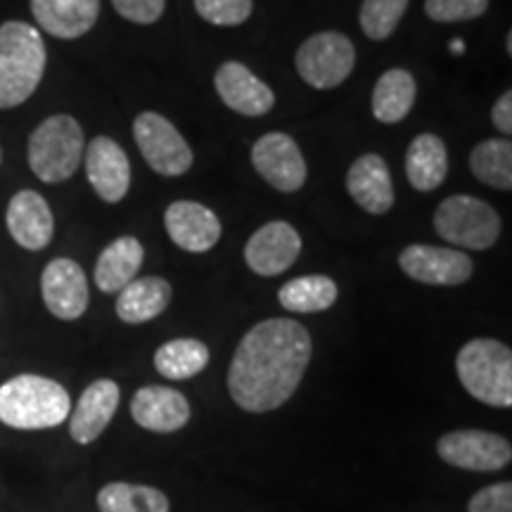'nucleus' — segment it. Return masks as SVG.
Masks as SVG:
<instances>
[{
	"label": "nucleus",
	"instance_id": "nucleus-1",
	"mask_svg": "<svg viewBox=\"0 0 512 512\" xmlns=\"http://www.w3.org/2000/svg\"><path fill=\"white\" fill-rule=\"evenodd\" d=\"M311 335L292 318H268L242 337L228 368V392L242 411L268 413L290 401L311 361Z\"/></svg>",
	"mask_w": 512,
	"mask_h": 512
},
{
	"label": "nucleus",
	"instance_id": "nucleus-2",
	"mask_svg": "<svg viewBox=\"0 0 512 512\" xmlns=\"http://www.w3.org/2000/svg\"><path fill=\"white\" fill-rule=\"evenodd\" d=\"M46 60V43L36 27L24 22L0 27V110L19 107L36 93Z\"/></svg>",
	"mask_w": 512,
	"mask_h": 512
},
{
	"label": "nucleus",
	"instance_id": "nucleus-3",
	"mask_svg": "<svg viewBox=\"0 0 512 512\" xmlns=\"http://www.w3.org/2000/svg\"><path fill=\"white\" fill-rule=\"evenodd\" d=\"M69 413V392L50 377L17 375L0 387V422L12 430H50Z\"/></svg>",
	"mask_w": 512,
	"mask_h": 512
},
{
	"label": "nucleus",
	"instance_id": "nucleus-4",
	"mask_svg": "<svg viewBox=\"0 0 512 512\" xmlns=\"http://www.w3.org/2000/svg\"><path fill=\"white\" fill-rule=\"evenodd\" d=\"M458 380L465 392L494 408L512 406V351L498 339L467 342L456 358Z\"/></svg>",
	"mask_w": 512,
	"mask_h": 512
},
{
	"label": "nucleus",
	"instance_id": "nucleus-5",
	"mask_svg": "<svg viewBox=\"0 0 512 512\" xmlns=\"http://www.w3.org/2000/svg\"><path fill=\"white\" fill-rule=\"evenodd\" d=\"M83 131L69 114H55L43 121L29 138V166L43 183H62L81 166Z\"/></svg>",
	"mask_w": 512,
	"mask_h": 512
},
{
	"label": "nucleus",
	"instance_id": "nucleus-6",
	"mask_svg": "<svg viewBox=\"0 0 512 512\" xmlns=\"http://www.w3.org/2000/svg\"><path fill=\"white\" fill-rule=\"evenodd\" d=\"M434 228L451 245L482 252L496 245L501 235V216L479 197L453 195L439 204Z\"/></svg>",
	"mask_w": 512,
	"mask_h": 512
},
{
	"label": "nucleus",
	"instance_id": "nucleus-7",
	"mask_svg": "<svg viewBox=\"0 0 512 512\" xmlns=\"http://www.w3.org/2000/svg\"><path fill=\"white\" fill-rule=\"evenodd\" d=\"M294 64H297L299 76L311 88L330 91L347 81L349 74L354 72L356 48L351 38L339 31H320L299 46Z\"/></svg>",
	"mask_w": 512,
	"mask_h": 512
},
{
	"label": "nucleus",
	"instance_id": "nucleus-8",
	"mask_svg": "<svg viewBox=\"0 0 512 512\" xmlns=\"http://www.w3.org/2000/svg\"><path fill=\"white\" fill-rule=\"evenodd\" d=\"M133 138L140 155L162 176H183L192 166V150L169 119L157 112H143L133 121Z\"/></svg>",
	"mask_w": 512,
	"mask_h": 512
},
{
	"label": "nucleus",
	"instance_id": "nucleus-9",
	"mask_svg": "<svg viewBox=\"0 0 512 512\" xmlns=\"http://www.w3.org/2000/svg\"><path fill=\"white\" fill-rule=\"evenodd\" d=\"M444 463L467 472H496L510 465L512 446L501 434L484 430H456L437 441Z\"/></svg>",
	"mask_w": 512,
	"mask_h": 512
},
{
	"label": "nucleus",
	"instance_id": "nucleus-10",
	"mask_svg": "<svg viewBox=\"0 0 512 512\" xmlns=\"http://www.w3.org/2000/svg\"><path fill=\"white\" fill-rule=\"evenodd\" d=\"M256 174L280 192H297L306 183V159L287 133H266L252 147Z\"/></svg>",
	"mask_w": 512,
	"mask_h": 512
},
{
	"label": "nucleus",
	"instance_id": "nucleus-11",
	"mask_svg": "<svg viewBox=\"0 0 512 512\" xmlns=\"http://www.w3.org/2000/svg\"><path fill=\"white\" fill-rule=\"evenodd\" d=\"M401 271L425 285H463L472 278V259L451 247L408 245L399 256Z\"/></svg>",
	"mask_w": 512,
	"mask_h": 512
},
{
	"label": "nucleus",
	"instance_id": "nucleus-12",
	"mask_svg": "<svg viewBox=\"0 0 512 512\" xmlns=\"http://www.w3.org/2000/svg\"><path fill=\"white\" fill-rule=\"evenodd\" d=\"M302 252V238L287 221H271L247 240L245 261L256 275L273 278L285 273Z\"/></svg>",
	"mask_w": 512,
	"mask_h": 512
},
{
	"label": "nucleus",
	"instance_id": "nucleus-13",
	"mask_svg": "<svg viewBox=\"0 0 512 512\" xmlns=\"http://www.w3.org/2000/svg\"><path fill=\"white\" fill-rule=\"evenodd\" d=\"M41 292L48 311L60 320H76L88 309V280L72 259H53L41 275Z\"/></svg>",
	"mask_w": 512,
	"mask_h": 512
},
{
	"label": "nucleus",
	"instance_id": "nucleus-14",
	"mask_svg": "<svg viewBox=\"0 0 512 512\" xmlns=\"http://www.w3.org/2000/svg\"><path fill=\"white\" fill-rule=\"evenodd\" d=\"M86 174L100 200L117 204L131 188V164L117 140L98 136L86 147Z\"/></svg>",
	"mask_w": 512,
	"mask_h": 512
},
{
	"label": "nucleus",
	"instance_id": "nucleus-15",
	"mask_svg": "<svg viewBox=\"0 0 512 512\" xmlns=\"http://www.w3.org/2000/svg\"><path fill=\"white\" fill-rule=\"evenodd\" d=\"M164 226L171 242L192 254L209 252L221 240L219 216L200 202L178 200L169 204L164 214Z\"/></svg>",
	"mask_w": 512,
	"mask_h": 512
},
{
	"label": "nucleus",
	"instance_id": "nucleus-16",
	"mask_svg": "<svg viewBox=\"0 0 512 512\" xmlns=\"http://www.w3.org/2000/svg\"><path fill=\"white\" fill-rule=\"evenodd\" d=\"M214 86L219 98L242 117H264L275 105V93L240 62H226L216 69Z\"/></svg>",
	"mask_w": 512,
	"mask_h": 512
},
{
	"label": "nucleus",
	"instance_id": "nucleus-17",
	"mask_svg": "<svg viewBox=\"0 0 512 512\" xmlns=\"http://www.w3.org/2000/svg\"><path fill=\"white\" fill-rule=\"evenodd\" d=\"M131 415L147 432L171 434L188 425L190 403L176 389L150 384V387L138 389L133 396Z\"/></svg>",
	"mask_w": 512,
	"mask_h": 512
},
{
	"label": "nucleus",
	"instance_id": "nucleus-18",
	"mask_svg": "<svg viewBox=\"0 0 512 512\" xmlns=\"http://www.w3.org/2000/svg\"><path fill=\"white\" fill-rule=\"evenodd\" d=\"M8 230L19 247L38 252L48 247L55 233V219L48 202L34 190H19L8 204Z\"/></svg>",
	"mask_w": 512,
	"mask_h": 512
},
{
	"label": "nucleus",
	"instance_id": "nucleus-19",
	"mask_svg": "<svg viewBox=\"0 0 512 512\" xmlns=\"http://www.w3.org/2000/svg\"><path fill=\"white\" fill-rule=\"evenodd\" d=\"M347 190L358 207L373 216L387 214L394 207V183L389 166L380 155L358 157L347 171Z\"/></svg>",
	"mask_w": 512,
	"mask_h": 512
},
{
	"label": "nucleus",
	"instance_id": "nucleus-20",
	"mask_svg": "<svg viewBox=\"0 0 512 512\" xmlns=\"http://www.w3.org/2000/svg\"><path fill=\"white\" fill-rule=\"evenodd\" d=\"M119 384L114 380H95L76 403L69 418V434L76 444H93L105 432L119 408Z\"/></svg>",
	"mask_w": 512,
	"mask_h": 512
},
{
	"label": "nucleus",
	"instance_id": "nucleus-21",
	"mask_svg": "<svg viewBox=\"0 0 512 512\" xmlns=\"http://www.w3.org/2000/svg\"><path fill=\"white\" fill-rule=\"evenodd\" d=\"M38 27L55 38H81L95 27L100 0H31Z\"/></svg>",
	"mask_w": 512,
	"mask_h": 512
},
{
	"label": "nucleus",
	"instance_id": "nucleus-22",
	"mask_svg": "<svg viewBox=\"0 0 512 512\" xmlns=\"http://www.w3.org/2000/svg\"><path fill=\"white\" fill-rule=\"evenodd\" d=\"M171 297H174V290L164 278H157V275L136 278L119 292L117 316L128 325L147 323V320L162 316Z\"/></svg>",
	"mask_w": 512,
	"mask_h": 512
},
{
	"label": "nucleus",
	"instance_id": "nucleus-23",
	"mask_svg": "<svg viewBox=\"0 0 512 512\" xmlns=\"http://www.w3.org/2000/svg\"><path fill=\"white\" fill-rule=\"evenodd\" d=\"M143 259L145 249L140 240L131 235L117 238L112 245L102 249L98 264H95V285L107 294L121 292L131 280H136Z\"/></svg>",
	"mask_w": 512,
	"mask_h": 512
},
{
	"label": "nucleus",
	"instance_id": "nucleus-24",
	"mask_svg": "<svg viewBox=\"0 0 512 512\" xmlns=\"http://www.w3.org/2000/svg\"><path fill=\"white\" fill-rule=\"evenodd\" d=\"M448 152L444 140L434 133H420L406 152V176L415 190H437L446 181Z\"/></svg>",
	"mask_w": 512,
	"mask_h": 512
},
{
	"label": "nucleus",
	"instance_id": "nucleus-25",
	"mask_svg": "<svg viewBox=\"0 0 512 512\" xmlns=\"http://www.w3.org/2000/svg\"><path fill=\"white\" fill-rule=\"evenodd\" d=\"M415 79L406 69H389L375 83L373 91V114L382 124H399L413 110Z\"/></svg>",
	"mask_w": 512,
	"mask_h": 512
},
{
	"label": "nucleus",
	"instance_id": "nucleus-26",
	"mask_svg": "<svg viewBox=\"0 0 512 512\" xmlns=\"http://www.w3.org/2000/svg\"><path fill=\"white\" fill-rule=\"evenodd\" d=\"M337 294V283L328 275H302L280 287L278 302L290 313H318L328 311Z\"/></svg>",
	"mask_w": 512,
	"mask_h": 512
},
{
	"label": "nucleus",
	"instance_id": "nucleus-27",
	"mask_svg": "<svg viewBox=\"0 0 512 512\" xmlns=\"http://www.w3.org/2000/svg\"><path fill=\"white\" fill-rule=\"evenodd\" d=\"M209 366V349L200 339L181 337L162 344L155 354V368L169 380H190Z\"/></svg>",
	"mask_w": 512,
	"mask_h": 512
},
{
	"label": "nucleus",
	"instance_id": "nucleus-28",
	"mask_svg": "<svg viewBox=\"0 0 512 512\" xmlns=\"http://www.w3.org/2000/svg\"><path fill=\"white\" fill-rule=\"evenodd\" d=\"M470 171L496 190H512V143L508 138L482 140L470 152Z\"/></svg>",
	"mask_w": 512,
	"mask_h": 512
},
{
	"label": "nucleus",
	"instance_id": "nucleus-29",
	"mask_svg": "<svg viewBox=\"0 0 512 512\" xmlns=\"http://www.w3.org/2000/svg\"><path fill=\"white\" fill-rule=\"evenodd\" d=\"M100 512H169V498L155 486L112 482L98 491Z\"/></svg>",
	"mask_w": 512,
	"mask_h": 512
},
{
	"label": "nucleus",
	"instance_id": "nucleus-30",
	"mask_svg": "<svg viewBox=\"0 0 512 512\" xmlns=\"http://www.w3.org/2000/svg\"><path fill=\"white\" fill-rule=\"evenodd\" d=\"M411 0H363L361 5V29L373 41H384L399 27Z\"/></svg>",
	"mask_w": 512,
	"mask_h": 512
},
{
	"label": "nucleus",
	"instance_id": "nucleus-31",
	"mask_svg": "<svg viewBox=\"0 0 512 512\" xmlns=\"http://www.w3.org/2000/svg\"><path fill=\"white\" fill-rule=\"evenodd\" d=\"M252 0H195V10L202 19L216 27H238L252 15Z\"/></svg>",
	"mask_w": 512,
	"mask_h": 512
},
{
	"label": "nucleus",
	"instance_id": "nucleus-32",
	"mask_svg": "<svg viewBox=\"0 0 512 512\" xmlns=\"http://www.w3.org/2000/svg\"><path fill=\"white\" fill-rule=\"evenodd\" d=\"M489 10V0H425V12L432 22L456 24L482 17Z\"/></svg>",
	"mask_w": 512,
	"mask_h": 512
},
{
	"label": "nucleus",
	"instance_id": "nucleus-33",
	"mask_svg": "<svg viewBox=\"0 0 512 512\" xmlns=\"http://www.w3.org/2000/svg\"><path fill=\"white\" fill-rule=\"evenodd\" d=\"M467 512H512V484L498 482L479 489L467 503Z\"/></svg>",
	"mask_w": 512,
	"mask_h": 512
},
{
	"label": "nucleus",
	"instance_id": "nucleus-34",
	"mask_svg": "<svg viewBox=\"0 0 512 512\" xmlns=\"http://www.w3.org/2000/svg\"><path fill=\"white\" fill-rule=\"evenodd\" d=\"M114 10L133 24H155L164 15L166 0H112Z\"/></svg>",
	"mask_w": 512,
	"mask_h": 512
},
{
	"label": "nucleus",
	"instance_id": "nucleus-35",
	"mask_svg": "<svg viewBox=\"0 0 512 512\" xmlns=\"http://www.w3.org/2000/svg\"><path fill=\"white\" fill-rule=\"evenodd\" d=\"M491 121L503 136H510L512 133V93L505 91L501 98L496 100L494 110H491Z\"/></svg>",
	"mask_w": 512,
	"mask_h": 512
},
{
	"label": "nucleus",
	"instance_id": "nucleus-36",
	"mask_svg": "<svg viewBox=\"0 0 512 512\" xmlns=\"http://www.w3.org/2000/svg\"><path fill=\"white\" fill-rule=\"evenodd\" d=\"M453 53H463V43H460V41H453Z\"/></svg>",
	"mask_w": 512,
	"mask_h": 512
},
{
	"label": "nucleus",
	"instance_id": "nucleus-37",
	"mask_svg": "<svg viewBox=\"0 0 512 512\" xmlns=\"http://www.w3.org/2000/svg\"><path fill=\"white\" fill-rule=\"evenodd\" d=\"M505 48H508V55H512V34H508V41H505Z\"/></svg>",
	"mask_w": 512,
	"mask_h": 512
},
{
	"label": "nucleus",
	"instance_id": "nucleus-38",
	"mask_svg": "<svg viewBox=\"0 0 512 512\" xmlns=\"http://www.w3.org/2000/svg\"><path fill=\"white\" fill-rule=\"evenodd\" d=\"M0 159H3V152H0Z\"/></svg>",
	"mask_w": 512,
	"mask_h": 512
}]
</instances>
